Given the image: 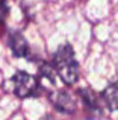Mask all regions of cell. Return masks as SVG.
I'll list each match as a JSON object with an SVG mask.
<instances>
[{
  "mask_svg": "<svg viewBox=\"0 0 118 120\" xmlns=\"http://www.w3.org/2000/svg\"><path fill=\"white\" fill-rule=\"evenodd\" d=\"M53 67L64 84L73 85L79 79V64L74 58V50L68 43L62 44L53 56Z\"/></svg>",
  "mask_w": 118,
  "mask_h": 120,
  "instance_id": "6da1fadb",
  "label": "cell"
},
{
  "mask_svg": "<svg viewBox=\"0 0 118 120\" xmlns=\"http://www.w3.org/2000/svg\"><path fill=\"white\" fill-rule=\"evenodd\" d=\"M12 84H14V93L20 97H30L39 93L38 79L27 71H17L12 76Z\"/></svg>",
  "mask_w": 118,
  "mask_h": 120,
  "instance_id": "7a4b0ae2",
  "label": "cell"
},
{
  "mask_svg": "<svg viewBox=\"0 0 118 120\" xmlns=\"http://www.w3.org/2000/svg\"><path fill=\"white\" fill-rule=\"evenodd\" d=\"M50 100L62 112H68L70 114V112H74V109H76V100L73 99V96L68 91H64V90L55 91V93L50 94Z\"/></svg>",
  "mask_w": 118,
  "mask_h": 120,
  "instance_id": "3957f363",
  "label": "cell"
},
{
  "mask_svg": "<svg viewBox=\"0 0 118 120\" xmlns=\"http://www.w3.org/2000/svg\"><path fill=\"white\" fill-rule=\"evenodd\" d=\"M9 49L12 50V55L21 58V56H27L29 55V43L26 41V38L23 37V34L20 32H11L8 40Z\"/></svg>",
  "mask_w": 118,
  "mask_h": 120,
  "instance_id": "277c9868",
  "label": "cell"
},
{
  "mask_svg": "<svg viewBox=\"0 0 118 120\" xmlns=\"http://www.w3.org/2000/svg\"><path fill=\"white\" fill-rule=\"evenodd\" d=\"M101 99L109 109H118V81L109 84L101 93Z\"/></svg>",
  "mask_w": 118,
  "mask_h": 120,
  "instance_id": "5b68a950",
  "label": "cell"
},
{
  "mask_svg": "<svg viewBox=\"0 0 118 120\" xmlns=\"http://www.w3.org/2000/svg\"><path fill=\"white\" fill-rule=\"evenodd\" d=\"M39 73H41V76L49 78L52 82H55V78H56V70H55V67L52 64H42L41 68H39Z\"/></svg>",
  "mask_w": 118,
  "mask_h": 120,
  "instance_id": "8992f818",
  "label": "cell"
},
{
  "mask_svg": "<svg viewBox=\"0 0 118 120\" xmlns=\"http://www.w3.org/2000/svg\"><path fill=\"white\" fill-rule=\"evenodd\" d=\"M8 14H9L8 0H0V24H3V20L8 17Z\"/></svg>",
  "mask_w": 118,
  "mask_h": 120,
  "instance_id": "52a82bcc",
  "label": "cell"
},
{
  "mask_svg": "<svg viewBox=\"0 0 118 120\" xmlns=\"http://www.w3.org/2000/svg\"><path fill=\"white\" fill-rule=\"evenodd\" d=\"M41 120H55V119L52 117V116H44V117H42Z\"/></svg>",
  "mask_w": 118,
  "mask_h": 120,
  "instance_id": "ba28073f",
  "label": "cell"
}]
</instances>
